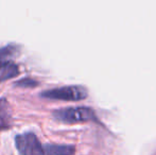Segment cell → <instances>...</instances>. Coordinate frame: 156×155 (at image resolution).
I'll list each match as a JSON object with an SVG mask.
<instances>
[{"mask_svg": "<svg viewBox=\"0 0 156 155\" xmlns=\"http://www.w3.org/2000/svg\"><path fill=\"white\" fill-rule=\"evenodd\" d=\"M53 117L65 123H76L97 120L96 113L93 108L87 106H70L58 108L53 112Z\"/></svg>", "mask_w": 156, "mask_h": 155, "instance_id": "1", "label": "cell"}, {"mask_svg": "<svg viewBox=\"0 0 156 155\" xmlns=\"http://www.w3.org/2000/svg\"><path fill=\"white\" fill-rule=\"evenodd\" d=\"M87 89L82 85H68L55 87L41 93V96L47 99L64 100V101H79L87 97Z\"/></svg>", "mask_w": 156, "mask_h": 155, "instance_id": "2", "label": "cell"}, {"mask_svg": "<svg viewBox=\"0 0 156 155\" xmlns=\"http://www.w3.org/2000/svg\"><path fill=\"white\" fill-rule=\"evenodd\" d=\"M15 145L20 155H45L43 145L32 132H25L16 135Z\"/></svg>", "mask_w": 156, "mask_h": 155, "instance_id": "3", "label": "cell"}, {"mask_svg": "<svg viewBox=\"0 0 156 155\" xmlns=\"http://www.w3.org/2000/svg\"><path fill=\"white\" fill-rule=\"evenodd\" d=\"M13 111L10 102L4 97L0 98V130L8 129L12 124Z\"/></svg>", "mask_w": 156, "mask_h": 155, "instance_id": "4", "label": "cell"}, {"mask_svg": "<svg viewBox=\"0 0 156 155\" xmlns=\"http://www.w3.org/2000/svg\"><path fill=\"white\" fill-rule=\"evenodd\" d=\"M43 149L47 155H73L76 153V147L72 145L46 143Z\"/></svg>", "mask_w": 156, "mask_h": 155, "instance_id": "5", "label": "cell"}, {"mask_svg": "<svg viewBox=\"0 0 156 155\" xmlns=\"http://www.w3.org/2000/svg\"><path fill=\"white\" fill-rule=\"evenodd\" d=\"M19 75L18 65L13 61L3 63L0 65V82H3L11 78H14Z\"/></svg>", "mask_w": 156, "mask_h": 155, "instance_id": "6", "label": "cell"}, {"mask_svg": "<svg viewBox=\"0 0 156 155\" xmlns=\"http://www.w3.org/2000/svg\"><path fill=\"white\" fill-rule=\"evenodd\" d=\"M18 51V46L16 44H8L0 48V65L12 61L13 56Z\"/></svg>", "mask_w": 156, "mask_h": 155, "instance_id": "7", "label": "cell"}, {"mask_svg": "<svg viewBox=\"0 0 156 155\" xmlns=\"http://www.w3.org/2000/svg\"><path fill=\"white\" fill-rule=\"evenodd\" d=\"M14 85L16 86H20V87H35L38 85V82L34 79L30 78V77H27V78H23L20 79L19 81L14 83Z\"/></svg>", "mask_w": 156, "mask_h": 155, "instance_id": "8", "label": "cell"}]
</instances>
